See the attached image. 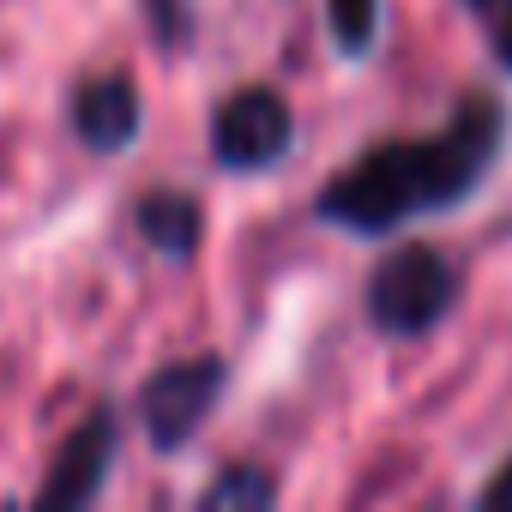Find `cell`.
<instances>
[{
	"label": "cell",
	"mask_w": 512,
	"mask_h": 512,
	"mask_svg": "<svg viewBox=\"0 0 512 512\" xmlns=\"http://www.w3.org/2000/svg\"><path fill=\"white\" fill-rule=\"evenodd\" d=\"M109 464H115V416L97 410L85 428H73V440L61 446L49 482H43V506H91L109 482Z\"/></svg>",
	"instance_id": "5b68a950"
},
{
	"label": "cell",
	"mask_w": 512,
	"mask_h": 512,
	"mask_svg": "<svg viewBox=\"0 0 512 512\" xmlns=\"http://www.w3.org/2000/svg\"><path fill=\"white\" fill-rule=\"evenodd\" d=\"M272 500H278V482H272L260 464H229V470L199 494L205 512H266Z\"/></svg>",
	"instance_id": "ba28073f"
},
{
	"label": "cell",
	"mask_w": 512,
	"mask_h": 512,
	"mask_svg": "<svg viewBox=\"0 0 512 512\" xmlns=\"http://www.w3.org/2000/svg\"><path fill=\"white\" fill-rule=\"evenodd\" d=\"M488 19H494V61L512 73V0H500V7H494Z\"/></svg>",
	"instance_id": "8fae6325"
},
{
	"label": "cell",
	"mask_w": 512,
	"mask_h": 512,
	"mask_svg": "<svg viewBox=\"0 0 512 512\" xmlns=\"http://www.w3.org/2000/svg\"><path fill=\"white\" fill-rule=\"evenodd\" d=\"M223 386H229V362H223V356H187V362L157 368V374L139 386V416H145L151 446H157V452L187 446V440L205 428L211 404L223 398Z\"/></svg>",
	"instance_id": "3957f363"
},
{
	"label": "cell",
	"mask_w": 512,
	"mask_h": 512,
	"mask_svg": "<svg viewBox=\"0 0 512 512\" xmlns=\"http://www.w3.org/2000/svg\"><path fill=\"white\" fill-rule=\"evenodd\" d=\"M464 7H470V13H494V7H500V0H464Z\"/></svg>",
	"instance_id": "7c38bea8"
},
{
	"label": "cell",
	"mask_w": 512,
	"mask_h": 512,
	"mask_svg": "<svg viewBox=\"0 0 512 512\" xmlns=\"http://www.w3.org/2000/svg\"><path fill=\"white\" fill-rule=\"evenodd\" d=\"M139 235H145L157 253H169V260H193V253H199V235H205V211H199L193 193H175V187L145 193V199H139Z\"/></svg>",
	"instance_id": "52a82bcc"
},
{
	"label": "cell",
	"mask_w": 512,
	"mask_h": 512,
	"mask_svg": "<svg viewBox=\"0 0 512 512\" xmlns=\"http://www.w3.org/2000/svg\"><path fill=\"white\" fill-rule=\"evenodd\" d=\"M458 290H464V278H458L446 247L404 241V247L386 253V260L374 266V278H368V320L386 338H422V332H434L458 308Z\"/></svg>",
	"instance_id": "7a4b0ae2"
},
{
	"label": "cell",
	"mask_w": 512,
	"mask_h": 512,
	"mask_svg": "<svg viewBox=\"0 0 512 512\" xmlns=\"http://www.w3.org/2000/svg\"><path fill=\"white\" fill-rule=\"evenodd\" d=\"M290 145H296V121H290V103H284L272 85L235 91V97L217 109V121H211V151H217V163L235 169V175L272 169Z\"/></svg>",
	"instance_id": "277c9868"
},
{
	"label": "cell",
	"mask_w": 512,
	"mask_h": 512,
	"mask_svg": "<svg viewBox=\"0 0 512 512\" xmlns=\"http://www.w3.org/2000/svg\"><path fill=\"white\" fill-rule=\"evenodd\" d=\"M73 133L91 151H127L139 139V85L127 73H97L73 97Z\"/></svg>",
	"instance_id": "8992f818"
},
{
	"label": "cell",
	"mask_w": 512,
	"mask_h": 512,
	"mask_svg": "<svg viewBox=\"0 0 512 512\" xmlns=\"http://www.w3.org/2000/svg\"><path fill=\"white\" fill-rule=\"evenodd\" d=\"M506 127L512 115L494 91H464L434 139H386L338 169L320 187L314 217L350 235H392L410 217L452 211L488 181L494 157L506 151Z\"/></svg>",
	"instance_id": "6da1fadb"
},
{
	"label": "cell",
	"mask_w": 512,
	"mask_h": 512,
	"mask_svg": "<svg viewBox=\"0 0 512 512\" xmlns=\"http://www.w3.org/2000/svg\"><path fill=\"white\" fill-rule=\"evenodd\" d=\"M326 31H332L338 55L362 61L380 37V0H326Z\"/></svg>",
	"instance_id": "9c48e42d"
},
{
	"label": "cell",
	"mask_w": 512,
	"mask_h": 512,
	"mask_svg": "<svg viewBox=\"0 0 512 512\" xmlns=\"http://www.w3.org/2000/svg\"><path fill=\"white\" fill-rule=\"evenodd\" d=\"M476 512H512V458L476 488Z\"/></svg>",
	"instance_id": "30bf717a"
}]
</instances>
